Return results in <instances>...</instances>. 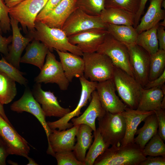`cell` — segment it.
<instances>
[{"instance_id": "1", "label": "cell", "mask_w": 165, "mask_h": 165, "mask_svg": "<svg viewBox=\"0 0 165 165\" xmlns=\"http://www.w3.org/2000/svg\"><path fill=\"white\" fill-rule=\"evenodd\" d=\"M34 27L35 30L29 31L27 37L44 43L51 52L56 50L82 56V52L76 46L70 43L68 36L62 29L50 28L41 21H35Z\"/></svg>"}, {"instance_id": "2", "label": "cell", "mask_w": 165, "mask_h": 165, "mask_svg": "<svg viewBox=\"0 0 165 165\" xmlns=\"http://www.w3.org/2000/svg\"><path fill=\"white\" fill-rule=\"evenodd\" d=\"M146 157L142 149L134 142L112 145L96 159L94 165H139Z\"/></svg>"}, {"instance_id": "3", "label": "cell", "mask_w": 165, "mask_h": 165, "mask_svg": "<svg viewBox=\"0 0 165 165\" xmlns=\"http://www.w3.org/2000/svg\"><path fill=\"white\" fill-rule=\"evenodd\" d=\"M82 56L86 79L97 82L113 79L115 67L108 56L97 52L84 53Z\"/></svg>"}, {"instance_id": "4", "label": "cell", "mask_w": 165, "mask_h": 165, "mask_svg": "<svg viewBox=\"0 0 165 165\" xmlns=\"http://www.w3.org/2000/svg\"><path fill=\"white\" fill-rule=\"evenodd\" d=\"M116 91L127 107L136 109L143 88L134 77L115 67L113 78Z\"/></svg>"}, {"instance_id": "5", "label": "cell", "mask_w": 165, "mask_h": 165, "mask_svg": "<svg viewBox=\"0 0 165 165\" xmlns=\"http://www.w3.org/2000/svg\"><path fill=\"white\" fill-rule=\"evenodd\" d=\"M98 129L103 139L108 146L121 145L125 132L126 124L121 113L112 114L106 112L97 118Z\"/></svg>"}, {"instance_id": "6", "label": "cell", "mask_w": 165, "mask_h": 165, "mask_svg": "<svg viewBox=\"0 0 165 165\" xmlns=\"http://www.w3.org/2000/svg\"><path fill=\"white\" fill-rule=\"evenodd\" d=\"M108 25L100 16L89 15L77 8L66 20L62 29L68 37L95 29H107Z\"/></svg>"}, {"instance_id": "7", "label": "cell", "mask_w": 165, "mask_h": 165, "mask_svg": "<svg viewBox=\"0 0 165 165\" xmlns=\"http://www.w3.org/2000/svg\"><path fill=\"white\" fill-rule=\"evenodd\" d=\"M97 52L108 56L116 68L134 77L128 48L125 44L114 38L109 33Z\"/></svg>"}, {"instance_id": "8", "label": "cell", "mask_w": 165, "mask_h": 165, "mask_svg": "<svg viewBox=\"0 0 165 165\" xmlns=\"http://www.w3.org/2000/svg\"><path fill=\"white\" fill-rule=\"evenodd\" d=\"M48 0H25L16 6L9 8V15L16 20L27 32L35 30V18Z\"/></svg>"}, {"instance_id": "9", "label": "cell", "mask_w": 165, "mask_h": 165, "mask_svg": "<svg viewBox=\"0 0 165 165\" xmlns=\"http://www.w3.org/2000/svg\"><path fill=\"white\" fill-rule=\"evenodd\" d=\"M36 83H56L62 90H66L69 82L66 78L61 64L56 59L54 54L50 50L38 75L34 79Z\"/></svg>"}, {"instance_id": "10", "label": "cell", "mask_w": 165, "mask_h": 165, "mask_svg": "<svg viewBox=\"0 0 165 165\" xmlns=\"http://www.w3.org/2000/svg\"><path fill=\"white\" fill-rule=\"evenodd\" d=\"M81 86L80 97L75 108L58 120L53 122H47L48 125L51 130L58 129L59 130H66L72 127V123L69 121L75 116L78 117L81 113V110L88 103L91 97L93 92L96 90L97 82L91 81L86 79L83 75L79 78Z\"/></svg>"}, {"instance_id": "11", "label": "cell", "mask_w": 165, "mask_h": 165, "mask_svg": "<svg viewBox=\"0 0 165 165\" xmlns=\"http://www.w3.org/2000/svg\"><path fill=\"white\" fill-rule=\"evenodd\" d=\"M0 137L7 146L9 155L26 158L28 156L30 148L28 142L0 115Z\"/></svg>"}, {"instance_id": "12", "label": "cell", "mask_w": 165, "mask_h": 165, "mask_svg": "<svg viewBox=\"0 0 165 165\" xmlns=\"http://www.w3.org/2000/svg\"><path fill=\"white\" fill-rule=\"evenodd\" d=\"M10 108L11 111L17 113L26 112L34 116L43 127L48 140L51 133V130L47 125L46 120V116L40 104L35 100L32 92L29 88L25 90L19 99L11 105Z\"/></svg>"}, {"instance_id": "13", "label": "cell", "mask_w": 165, "mask_h": 165, "mask_svg": "<svg viewBox=\"0 0 165 165\" xmlns=\"http://www.w3.org/2000/svg\"><path fill=\"white\" fill-rule=\"evenodd\" d=\"M96 90L101 106L106 112L121 113L127 108L116 94L113 79L97 82Z\"/></svg>"}, {"instance_id": "14", "label": "cell", "mask_w": 165, "mask_h": 165, "mask_svg": "<svg viewBox=\"0 0 165 165\" xmlns=\"http://www.w3.org/2000/svg\"><path fill=\"white\" fill-rule=\"evenodd\" d=\"M80 125L74 126L67 130H51L47 140V153L54 157L55 153L73 151L75 137Z\"/></svg>"}, {"instance_id": "15", "label": "cell", "mask_w": 165, "mask_h": 165, "mask_svg": "<svg viewBox=\"0 0 165 165\" xmlns=\"http://www.w3.org/2000/svg\"><path fill=\"white\" fill-rule=\"evenodd\" d=\"M134 76L144 88L148 81L150 55L136 44L127 46Z\"/></svg>"}, {"instance_id": "16", "label": "cell", "mask_w": 165, "mask_h": 165, "mask_svg": "<svg viewBox=\"0 0 165 165\" xmlns=\"http://www.w3.org/2000/svg\"><path fill=\"white\" fill-rule=\"evenodd\" d=\"M32 93L35 100L41 105L46 117L61 118L71 111L69 108L61 107L53 93L43 90L40 83H36Z\"/></svg>"}, {"instance_id": "17", "label": "cell", "mask_w": 165, "mask_h": 165, "mask_svg": "<svg viewBox=\"0 0 165 165\" xmlns=\"http://www.w3.org/2000/svg\"><path fill=\"white\" fill-rule=\"evenodd\" d=\"M108 34L107 29H97L68 37L72 44L76 46L83 53L97 52Z\"/></svg>"}, {"instance_id": "18", "label": "cell", "mask_w": 165, "mask_h": 165, "mask_svg": "<svg viewBox=\"0 0 165 165\" xmlns=\"http://www.w3.org/2000/svg\"><path fill=\"white\" fill-rule=\"evenodd\" d=\"M9 17L13 32L12 40L11 44L8 46V54L5 58L9 63L19 69L22 52L33 39L24 37L19 28V22L12 17Z\"/></svg>"}, {"instance_id": "19", "label": "cell", "mask_w": 165, "mask_h": 165, "mask_svg": "<svg viewBox=\"0 0 165 165\" xmlns=\"http://www.w3.org/2000/svg\"><path fill=\"white\" fill-rule=\"evenodd\" d=\"M77 8L76 0H62L39 21L50 28L62 29L66 20Z\"/></svg>"}, {"instance_id": "20", "label": "cell", "mask_w": 165, "mask_h": 165, "mask_svg": "<svg viewBox=\"0 0 165 165\" xmlns=\"http://www.w3.org/2000/svg\"><path fill=\"white\" fill-rule=\"evenodd\" d=\"M154 113L153 111H143L127 107L121 113L125 121L126 130L121 145L134 143V136L137 128L142 121L148 116Z\"/></svg>"}, {"instance_id": "21", "label": "cell", "mask_w": 165, "mask_h": 165, "mask_svg": "<svg viewBox=\"0 0 165 165\" xmlns=\"http://www.w3.org/2000/svg\"><path fill=\"white\" fill-rule=\"evenodd\" d=\"M106 111L101 106L97 92L94 90L91 94L90 104L82 114L71 120L73 126L85 124L90 127L94 132L96 130L95 121L97 118L104 116Z\"/></svg>"}, {"instance_id": "22", "label": "cell", "mask_w": 165, "mask_h": 165, "mask_svg": "<svg viewBox=\"0 0 165 165\" xmlns=\"http://www.w3.org/2000/svg\"><path fill=\"white\" fill-rule=\"evenodd\" d=\"M58 55L65 75L72 82L74 77L83 75L84 62L82 58L71 53L55 50Z\"/></svg>"}, {"instance_id": "23", "label": "cell", "mask_w": 165, "mask_h": 165, "mask_svg": "<svg viewBox=\"0 0 165 165\" xmlns=\"http://www.w3.org/2000/svg\"><path fill=\"white\" fill-rule=\"evenodd\" d=\"M165 85L148 89H143L139 102L138 110L153 111L161 108L162 102L165 97Z\"/></svg>"}, {"instance_id": "24", "label": "cell", "mask_w": 165, "mask_h": 165, "mask_svg": "<svg viewBox=\"0 0 165 165\" xmlns=\"http://www.w3.org/2000/svg\"><path fill=\"white\" fill-rule=\"evenodd\" d=\"M163 0H150L148 9L135 28L138 33L149 29L165 19V10L161 7Z\"/></svg>"}, {"instance_id": "25", "label": "cell", "mask_w": 165, "mask_h": 165, "mask_svg": "<svg viewBox=\"0 0 165 165\" xmlns=\"http://www.w3.org/2000/svg\"><path fill=\"white\" fill-rule=\"evenodd\" d=\"M25 49V53L21 57L20 63L33 65L41 70L49 50L48 48L40 41L33 39L31 43L28 44Z\"/></svg>"}, {"instance_id": "26", "label": "cell", "mask_w": 165, "mask_h": 165, "mask_svg": "<svg viewBox=\"0 0 165 165\" xmlns=\"http://www.w3.org/2000/svg\"><path fill=\"white\" fill-rule=\"evenodd\" d=\"M93 131L88 125L81 124L76 136L77 142L75 144L72 151L77 159L84 163L87 150L93 142L94 137L92 134Z\"/></svg>"}, {"instance_id": "27", "label": "cell", "mask_w": 165, "mask_h": 165, "mask_svg": "<svg viewBox=\"0 0 165 165\" xmlns=\"http://www.w3.org/2000/svg\"><path fill=\"white\" fill-rule=\"evenodd\" d=\"M100 16L102 20L108 24L134 25L135 14L122 9L105 8Z\"/></svg>"}, {"instance_id": "28", "label": "cell", "mask_w": 165, "mask_h": 165, "mask_svg": "<svg viewBox=\"0 0 165 165\" xmlns=\"http://www.w3.org/2000/svg\"><path fill=\"white\" fill-rule=\"evenodd\" d=\"M144 123L140 129L137 130L134 142L143 149L149 140L158 132V124L155 113L146 117Z\"/></svg>"}, {"instance_id": "29", "label": "cell", "mask_w": 165, "mask_h": 165, "mask_svg": "<svg viewBox=\"0 0 165 165\" xmlns=\"http://www.w3.org/2000/svg\"><path fill=\"white\" fill-rule=\"evenodd\" d=\"M107 29L114 38L127 46L136 44L138 34L133 26L108 24Z\"/></svg>"}, {"instance_id": "30", "label": "cell", "mask_w": 165, "mask_h": 165, "mask_svg": "<svg viewBox=\"0 0 165 165\" xmlns=\"http://www.w3.org/2000/svg\"><path fill=\"white\" fill-rule=\"evenodd\" d=\"M159 24L147 30L138 34L136 44L139 46L150 55L156 52L159 50V45L157 37V30Z\"/></svg>"}, {"instance_id": "31", "label": "cell", "mask_w": 165, "mask_h": 165, "mask_svg": "<svg viewBox=\"0 0 165 165\" xmlns=\"http://www.w3.org/2000/svg\"><path fill=\"white\" fill-rule=\"evenodd\" d=\"M15 81L0 69V103L11 102L17 94Z\"/></svg>"}, {"instance_id": "32", "label": "cell", "mask_w": 165, "mask_h": 165, "mask_svg": "<svg viewBox=\"0 0 165 165\" xmlns=\"http://www.w3.org/2000/svg\"><path fill=\"white\" fill-rule=\"evenodd\" d=\"M94 139L86 154L85 165H94L96 159L109 147L105 142L98 128L94 132Z\"/></svg>"}, {"instance_id": "33", "label": "cell", "mask_w": 165, "mask_h": 165, "mask_svg": "<svg viewBox=\"0 0 165 165\" xmlns=\"http://www.w3.org/2000/svg\"><path fill=\"white\" fill-rule=\"evenodd\" d=\"M165 71V50H159L150 55L148 80L151 81L160 76Z\"/></svg>"}, {"instance_id": "34", "label": "cell", "mask_w": 165, "mask_h": 165, "mask_svg": "<svg viewBox=\"0 0 165 165\" xmlns=\"http://www.w3.org/2000/svg\"><path fill=\"white\" fill-rule=\"evenodd\" d=\"M158 132L148 142L142 149L145 156H162L165 157V144Z\"/></svg>"}, {"instance_id": "35", "label": "cell", "mask_w": 165, "mask_h": 165, "mask_svg": "<svg viewBox=\"0 0 165 165\" xmlns=\"http://www.w3.org/2000/svg\"><path fill=\"white\" fill-rule=\"evenodd\" d=\"M105 0H76L77 8L93 16H100L104 9Z\"/></svg>"}, {"instance_id": "36", "label": "cell", "mask_w": 165, "mask_h": 165, "mask_svg": "<svg viewBox=\"0 0 165 165\" xmlns=\"http://www.w3.org/2000/svg\"><path fill=\"white\" fill-rule=\"evenodd\" d=\"M0 69L21 85L26 86L28 83V80L23 75L24 73L9 63L3 56L0 60Z\"/></svg>"}, {"instance_id": "37", "label": "cell", "mask_w": 165, "mask_h": 165, "mask_svg": "<svg viewBox=\"0 0 165 165\" xmlns=\"http://www.w3.org/2000/svg\"><path fill=\"white\" fill-rule=\"evenodd\" d=\"M140 4V0H105V8L121 9L135 15Z\"/></svg>"}, {"instance_id": "38", "label": "cell", "mask_w": 165, "mask_h": 165, "mask_svg": "<svg viewBox=\"0 0 165 165\" xmlns=\"http://www.w3.org/2000/svg\"><path fill=\"white\" fill-rule=\"evenodd\" d=\"M54 157L58 165H85L77 159L72 151L55 153Z\"/></svg>"}, {"instance_id": "39", "label": "cell", "mask_w": 165, "mask_h": 165, "mask_svg": "<svg viewBox=\"0 0 165 165\" xmlns=\"http://www.w3.org/2000/svg\"><path fill=\"white\" fill-rule=\"evenodd\" d=\"M9 9L3 0H0V33H6L11 30Z\"/></svg>"}, {"instance_id": "40", "label": "cell", "mask_w": 165, "mask_h": 165, "mask_svg": "<svg viewBox=\"0 0 165 165\" xmlns=\"http://www.w3.org/2000/svg\"><path fill=\"white\" fill-rule=\"evenodd\" d=\"M158 124V133L163 140H165V111L160 108L154 112Z\"/></svg>"}, {"instance_id": "41", "label": "cell", "mask_w": 165, "mask_h": 165, "mask_svg": "<svg viewBox=\"0 0 165 165\" xmlns=\"http://www.w3.org/2000/svg\"><path fill=\"white\" fill-rule=\"evenodd\" d=\"M62 0H48L37 16L35 21H39L50 13Z\"/></svg>"}, {"instance_id": "42", "label": "cell", "mask_w": 165, "mask_h": 165, "mask_svg": "<svg viewBox=\"0 0 165 165\" xmlns=\"http://www.w3.org/2000/svg\"><path fill=\"white\" fill-rule=\"evenodd\" d=\"M165 157L162 156H146L139 165H165Z\"/></svg>"}, {"instance_id": "43", "label": "cell", "mask_w": 165, "mask_h": 165, "mask_svg": "<svg viewBox=\"0 0 165 165\" xmlns=\"http://www.w3.org/2000/svg\"><path fill=\"white\" fill-rule=\"evenodd\" d=\"M12 35H10L6 38L3 37L0 33V52L6 57L8 54V45L11 42Z\"/></svg>"}, {"instance_id": "44", "label": "cell", "mask_w": 165, "mask_h": 165, "mask_svg": "<svg viewBox=\"0 0 165 165\" xmlns=\"http://www.w3.org/2000/svg\"><path fill=\"white\" fill-rule=\"evenodd\" d=\"M165 82V71L157 78L152 80L148 81L143 89H146L160 86L164 84Z\"/></svg>"}, {"instance_id": "45", "label": "cell", "mask_w": 165, "mask_h": 165, "mask_svg": "<svg viewBox=\"0 0 165 165\" xmlns=\"http://www.w3.org/2000/svg\"><path fill=\"white\" fill-rule=\"evenodd\" d=\"M157 37L159 45V49L165 50V27L159 25L157 30Z\"/></svg>"}, {"instance_id": "46", "label": "cell", "mask_w": 165, "mask_h": 165, "mask_svg": "<svg viewBox=\"0 0 165 165\" xmlns=\"http://www.w3.org/2000/svg\"><path fill=\"white\" fill-rule=\"evenodd\" d=\"M9 155L7 146L0 137V165H6V159Z\"/></svg>"}, {"instance_id": "47", "label": "cell", "mask_w": 165, "mask_h": 165, "mask_svg": "<svg viewBox=\"0 0 165 165\" xmlns=\"http://www.w3.org/2000/svg\"><path fill=\"white\" fill-rule=\"evenodd\" d=\"M148 0H140L138 10L135 15L134 24V27L135 28L138 24L141 15L144 13L145 5Z\"/></svg>"}, {"instance_id": "48", "label": "cell", "mask_w": 165, "mask_h": 165, "mask_svg": "<svg viewBox=\"0 0 165 165\" xmlns=\"http://www.w3.org/2000/svg\"><path fill=\"white\" fill-rule=\"evenodd\" d=\"M25 0H3L6 5L9 8L13 7Z\"/></svg>"}, {"instance_id": "49", "label": "cell", "mask_w": 165, "mask_h": 165, "mask_svg": "<svg viewBox=\"0 0 165 165\" xmlns=\"http://www.w3.org/2000/svg\"><path fill=\"white\" fill-rule=\"evenodd\" d=\"M0 115L7 122L11 123L5 114L3 105L0 103Z\"/></svg>"}, {"instance_id": "50", "label": "cell", "mask_w": 165, "mask_h": 165, "mask_svg": "<svg viewBox=\"0 0 165 165\" xmlns=\"http://www.w3.org/2000/svg\"><path fill=\"white\" fill-rule=\"evenodd\" d=\"M28 160V163L27 165H38V164L34 160L29 156L26 158Z\"/></svg>"}, {"instance_id": "51", "label": "cell", "mask_w": 165, "mask_h": 165, "mask_svg": "<svg viewBox=\"0 0 165 165\" xmlns=\"http://www.w3.org/2000/svg\"><path fill=\"white\" fill-rule=\"evenodd\" d=\"M159 25L160 26H163L165 27V19L159 22Z\"/></svg>"}, {"instance_id": "52", "label": "cell", "mask_w": 165, "mask_h": 165, "mask_svg": "<svg viewBox=\"0 0 165 165\" xmlns=\"http://www.w3.org/2000/svg\"><path fill=\"white\" fill-rule=\"evenodd\" d=\"M161 7H163L164 9L165 8V0L163 1L161 3Z\"/></svg>"}]
</instances>
